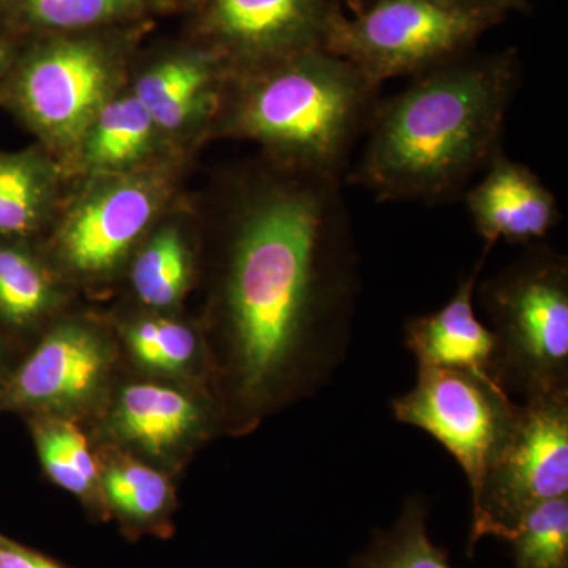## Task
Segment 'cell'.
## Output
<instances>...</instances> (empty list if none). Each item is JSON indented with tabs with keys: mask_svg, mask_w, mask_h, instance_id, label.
Wrapping results in <instances>:
<instances>
[{
	"mask_svg": "<svg viewBox=\"0 0 568 568\" xmlns=\"http://www.w3.org/2000/svg\"><path fill=\"white\" fill-rule=\"evenodd\" d=\"M0 568H62L31 549L0 537Z\"/></svg>",
	"mask_w": 568,
	"mask_h": 568,
	"instance_id": "484cf974",
	"label": "cell"
},
{
	"mask_svg": "<svg viewBox=\"0 0 568 568\" xmlns=\"http://www.w3.org/2000/svg\"><path fill=\"white\" fill-rule=\"evenodd\" d=\"M230 77L223 55L197 41L153 59L138 74L132 92L160 133H194L219 119Z\"/></svg>",
	"mask_w": 568,
	"mask_h": 568,
	"instance_id": "7c38bea8",
	"label": "cell"
},
{
	"mask_svg": "<svg viewBox=\"0 0 568 568\" xmlns=\"http://www.w3.org/2000/svg\"><path fill=\"white\" fill-rule=\"evenodd\" d=\"M192 280V253L181 230L164 224L151 235L133 263L134 293L145 305L168 308L181 301Z\"/></svg>",
	"mask_w": 568,
	"mask_h": 568,
	"instance_id": "44dd1931",
	"label": "cell"
},
{
	"mask_svg": "<svg viewBox=\"0 0 568 568\" xmlns=\"http://www.w3.org/2000/svg\"><path fill=\"white\" fill-rule=\"evenodd\" d=\"M178 7L179 0H0V28L24 41L148 22Z\"/></svg>",
	"mask_w": 568,
	"mask_h": 568,
	"instance_id": "9a60e30c",
	"label": "cell"
},
{
	"mask_svg": "<svg viewBox=\"0 0 568 568\" xmlns=\"http://www.w3.org/2000/svg\"><path fill=\"white\" fill-rule=\"evenodd\" d=\"M204 424V410L194 399L159 384L123 388L114 414L115 432L156 457L190 443Z\"/></svg>",
	"mask_w": 568,
	"mask_h": 568,
	"instance_id": "2e32d148",
	"label": "cell"
},
{
	"mask_svg": "<svg viewBox=\"0 0 568 568\" xmlns=\"http://www.w3.org/2000/svg\"><path fill=\"white\" fill-rule=\"evenodd\" d=\"M26 239H0V323L28 328L55 302L50 272Z\"/></svg>",
	"mask_w": 568,
	"mask_h": 568,
	"instance_id": "d6986e66",
	"label": "cell"
},
{
	"mask_svg": "<svg viewBox=\"0 0 568 568\" xmlns=\"http://www.w3.org/2000/svg\"><path fill=\"white\" fill-rule=\"evenodd\" d=\"M21 41L11 37L9 32L0 28V91L9 78L13 63L20 52Z\"/></svg>",
	"mask_w": 568,
	"mask_h": 568,
	"instance_id": "4316f807",
	"label": "cell"
},
{
	"mask_svg": "<svg viewBox=\"0 0 568 568\" xmlns=\"http://www.w3.org/2000/svg\"><path fill=\"white\" fill-rule=\"evenodd\" d=\"M144 24L21 41L0 103L48 149L77 152L93 118L118 93Z\"/></svg>",
	"mask_w": 568,
	"mask_h": 568,
	"instance_id": "277c9868",
	"label": "cell"
},
{
	"mask_svg": "<svg viewBox=\"0 0 568 568\" xmlns=\"http://www.w3.org/2000/svg\"><path fill=\"white\" fill-rule=\"evenodd\" d=\"M194 2H197V0H194ZM200 2H203V0H200Z\"/></svg>",
	"mask_w": 568,
	"mask_h": 568,
	"instance_id": "f546056e",
	"label": "cell"
},
{
	"mask_svg": "<svg viewBox=\"0 0 568 568\" xmlns=\"http://www.w3.org/2000/svg\"><path fill=\"white\" fill-rule=\"evenodd\" d=\"M496 338L491 377L508 395L568 394V260L548 244L477 284Z\"/></svg>",
	"mask_w": 568,
	"mask_h": 568,
	"instance_id": "5b68a950",
	"label": "cell"
},
{
	"mask_svg": "<svg viewBox=\"0 0 568 568\" xmlns=\"http://www.w3.org/2000/svg\"><path fill=\"white\" fill-rule=\"evenodd\" d=\"M446 2L459 7V9L477 11V13L499 18L500 11L508 9V7L517 6L521 0H446Z\"/></svg>",
	"mask_w": 568,
	"mask_h": 568,
	"instance_id": "83f0119b",
	"label": "cell"
},
{
	"mask_svg": "<svg viewBox=\"0 0 568 568\" xmlns=\"http://www.w3.org/2000/svg\"><path fill=\"white\" fill-rule=\"evenodd\" d=\"M126 343L142 365L156 372L189 368L200 343L189 325L171 320H141L126 328Z\"/></svg>",
	"mask_w": 568,
	"mask_h": 568,
	"instance_id": "d4e9b609",
	"label": "cell"
},
{
	"mask_svg": "<svg viewBox=\"0 0 568 568\" xmlns=\"http://www.w3.org/2000/svg\"><path fill=\"white\" fill-rule=\"evenodd\" d=\"M466 207L485 248L497 242L536 244L560 222L558 201L526 164L499 152L466 193Z\"/></svg>",
	"mask_w": 568,
	"mask_h": 568,
	"instance_id": "4fadbf2b",
	"label": "cell"
},
{
	"mask_svg": "<svg viewBox=\"0 0 568 568\" xmlns=\"http://www.w3.org/2000/svg\"><path fill=\"white\" fill-rule=\"evenodd\" d=\"M108 503L130 525H156L166 515L171 487L166 477L134 459H121L104 474Z\"/></svg>",
	"mask_w": 568,
	"mask_h": 568,
	"instance_id": "7402d4cb",
	"label": "cell"
},
{
	"mask_svg": "<svg viewBox=\"0 0 568 568\" xmlns=\"http://www.w3.org/2000/svg\"><path fill=\"white\" fill-rule=\"evenodd\" d=\"M160 130L133 92L115 93L78 145V163L89 178L125 173L152 160Z\"/></svg>",
	"mask_w": 568,
	"mask_h": 568,
	"instance_id": "e0dca14e",
	"label": "cell"
},
{
	"mask_svg": "<svg viewBox=\"0 0 568 568\" xmlns=\"http://www.w3.org/2000/svg\"><path fill=\"white\" fill-rule=\"evenodd\" d=\"M274 166L239 197L220 290L227 387L244 422L334 379L361 294L343 181Z\"/></svg>",
	"mask_w": 568,
	"mask_h": 568,
	"instance_id": "6da1fadb",
	"label": "cell"
},
{
	"mask_svg": "<svg viewBox=\"0 0 568 568\" xmlns=\"http://www.w3.org/2000/svg\"><path fill=\"white\" fill-rule=\"evenodd\" d=\"M488 253L489 250L484 248L476 267L459 280L457 290L443 308L407 321L405 342L418 366L467 369L491 376L496 338L474 312V294Z\"/></svg>",
	"mask_w": 568,
	"mask_h": 568,
	"instance_id": "5bb4252c",
	"label": "cell"
},
{
	"mask_svg": "<svg viewBox=\"0 0 568 568\" xmlns=\"http://www.w3.org/2000/svg\"><path fill=\"white\" fill-rule=\"evenodd\" d=\"M59 173L40 148L0 151V239H28L50 220Z\"/></svg>",
	"mask_w": 568,
	"mask_h": 568,
	"instance_id": "ac0fdd59",
	"label": "cell"
},
{
	"mask_svg": "<svg viewBox=\"0 0 568 568\" xmlns=\"http://www.w3.org/2000/svg\"><path fill=\"white\" fill-rule=\"evenodd\" d=\"M508 541L511 568H568V496L530 511Z\"/></svg>",
	"mask_w": 568,
	"mask_h": 568,
	"instance_id": "cb8c5ba5",
	"label": "cell"
},
{
	"mask_svg": "<svg viewBox=\"0 0 568 568\" xmlns=\"http://www.w3.org/2000/svg\"><path fill=\"white\" fill-rule=\"evenodd\" d=\"M336 11L331 0H203L197 36L239 73L323 48Z\"/></svg>",
	"mask_w": 568,
	"mask_h": 568,
	"instance_id": "30bf717a",
	"label": "cell"
},
{
	"mask_svg": "<svg viewBox=\"0 0 568 568\" xmlns=\"http://www.w3.org/2000/svg\"><path fill=\"white\" fill-rule=\"evenodd\" d=\"M168 164L145 163L125 173L92 175L65 212L55 252L73 274H111L148 233L173 193Z\"/></svg>",
	"mask_w": 568,
	"mask_h": 568,
	"instance_id": "9c48e42d",
	"label": "cell"
},
{
	"mask_svg": "<svg viewBox=\"0 0 568 568\" xmlns=\"http://www.w3.org/2000/svg\"><path fill=\"white\" fill-rule=\"evenodd\" d=\"M568 496V394L521 403L518 424L473 495L467 555L480 538L510 540L530 511Z\"/></svg>",
	"mask_w": 568,
	"mask_h": 568,
	"instance_id": "52a82bcc",
	"label": "cell"
},
{
	"mask_svg": "<svg viewBox=\"0 0 568 568\" xmlns=\"http://www.w3.org/2000/svg\"><path fill=\"white\" fill-rule=\"evenodd\" d=\"M0 369H2V346H0Z\"/></svg>",
	"mask_w": 568,
	"mask_h": 568,
	"instance_id": "f1b7e54d",
	"label": "cell"
},
{
	"mask_svg": "<svg viewBox=\"0 0 568 568\" xmlns=\"http://www.w3.org/2000/svg\"><path fill=\"white\" fill-rule=\"evenodd\" d=\"M108 365L106 347L95 332L80 324L62 325L0 383V409L81 405L102 386Z\"/></svg>",
	"mask_w": 568,
	"mask_h": 568,
	"instance_id": "8fae6325",
	"label": "cell"
},
{
	"mask_svg": "<svg viewBox=\"0 0 568 568\" xmlns=\"http://www.w3.org/2000/svg\"><path fill=\"white\" fill-rule=\"evenodd\" d=\"M497 20L446 0H375L355 18L336 11L323 48L381 85L457 58Z\"/></svg>",
	"mask_w": 568,
	"mask_h": 568,
	"instance_id": "8992f818",
	"label": "cell"
},
{
	"mask_svg": "<svg viewBox=\"0 0 568 568\" xmlns=\"http://www.w3.org/2000/svg\"><path fill=\"white\" fill-rule=\"evenodd\" d=\"M377 92L353 63L313 48L231 73L216 125L260 142L280 166L345 182Z\"/></svg>",
	"mask_w": 568,
	"mask_h": 568,
	"instance_id": "3957f363",
	"label": "cell"
},
{
	"mask_svg": "<svg viewBox=\"0 0 568 568\" xmlns=\"http://www.w3.org/2000/svg\"><path fill=\"white\" fill-rule=\"evenodd\" d=\"M347 568H454L446 548L428 534V504L422 496L407 497L395 526L376 530L372 544Z\"/></svg>",
	"mask_w": 568,
	"mask_h": 568,
	"instance_id": "ffe728a7",
	"label": "cell"
},
{
	"mask_svg": "<svg viewBox=\"0 0 568 568\" xmlns=\"http://www.w3.org/2000/svg\"><path fill=\"white\" fill-rule=\"evenodd\" d=\"M396 420L435 437L457 459L470 496L510 439L521 405L487 373L418 366L416 386L392 402Z\"/></svg>",
	"mask_w": 568,
	"mask_h": 568,
	"instance_id": "ba28073f",
	"label": "cell"
},
{
	"mask_svg": "<svg viewBox=\"0 0 568 568\" xmlns=\"http://www.w3.org/2000/svg\"><path fill=\"white\" fill-rule=\"evenodd\" d=\"M517 89L511 52L457 55L416 74L405 91L377 102L364 153L345 182L381 201L437 204L457 196L503 152Z\"/></svg>",
	"mask_w": 568,
	"mask_h": 568,
	"instance_id": "7a4b0ae2",
	"label": "cell"
},
{
	"mask_svg": "<svg viewBox=\"0 0 568 568\" xmlns=\"http://www.w3.org/2000/svg\"><path fill=\"white\" fill-rule=\"evenodd\" d=\"M36 440L41 463L55 484L78 496L91 495L99 473L88 440L77 426L65 420L40 422Z\"/></svg>",
	"mask_w": 568,
	"mask_h": 568,
	"instance_id": "603a6c76",
	"label": "cell"
}]
</instances>
